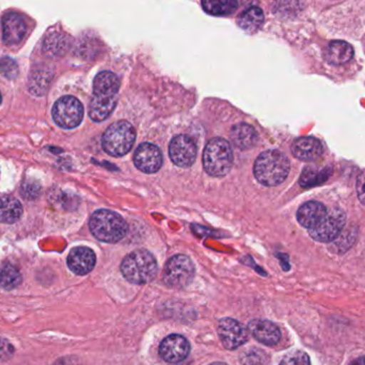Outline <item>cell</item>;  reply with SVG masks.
<instances>
[{
  "label": "cell",
  "mask_w": 365,
  "mask_h": 365,
  "mask_svg": "<svg viewBox=\"0 0 365 365\" xmlns=\"http://www.w3.org/2000/svg\"><path fill=\"white\" fill-rule=\"evenodd\" d=\"M291 165L289 158L277 150L263 152L255 160V177L264 186H278L287 180Z\"/></svg>",
  "instance_id": "obj_1"
},
{
  "label": "cell",
  "mask_w": 365,
  "mask_h": 365,
  "mask_svg": "<svg viewBox=\"0 0 365 365\" xmlns=\"http://www.w3.org/2000/svg\"><path fill=\"white\" fill-rule=\"evenodd\" d=\"M158 266L155 257L147 250L130 253L121 264L124 278L133 284H147L155 279Z\"/></svg>",
  "instance_id": "obj_2"
},
{
  "label": "cell",
  "mask_w": 365,
  "mask_h": 365,
  "mask_svg": "<svg viewBox=\"0 0 365 365\" xmlns=\"http://www.w3.org/2000/svg\"><path fill=\"white\" fill-rule=\"evenodd\" d=\"M89 227L94 237L108 244H115L123 240L128 230L125 220L117 212L109 210H98L93 212Z\"/></svg>",
  "instance_id": "obj_3"
},
{
  "label": "cell",
  "mask_w": 365,
  "mask_h": 365,
  "mask_svg": "<svg viewBox=\"0 0 365 365\" xmlns=\"http://www.w3.org/2000/svg\"><path fill=\"white\" fill-rule=\"evenodd\" d=\"M233 166L231 145L222 138H214L206 145L203 152V167L212 177H225Z\"/></svg>",
  "instance_id": "obj_4"
},
{
  "label": "cell",
  "mask_w": 365,
  "mask_h": 365,
  "mask_svg": "<svg viewBox=\"0 0 365 365\" xmlns=\"http://www.w3.org/2000/svg\"><path fill=\"white\" fill-rule=\"evenodd\" d=\"M136 140V130L128 121L111 124L103 135V149L109 155L121 158L132 150Z\"/></svg>",
  "instance_id": "obj_5"
},
{
  "label": "cell",
  "mask_w": 365,
  "mask_h": 365,
  "mask_svg": "<svg viewBox=\"0 0 365 365\" xmlns=\"http://www.w3.org/2000/svg\"><path fill=\"white\" fill-rule=\"evenodd\" d=\"M195 277V266L187 255H178L171 257L165 266L163 281L171 289H181L189 285Z\"/></svg>",
  "instance_id": "obj_6"
},
{
  "label": "cell",
  "mask_w": 365,
  "mask_h": 365,
  "mask_svg": "<svg viewBox=\"0 0 365 365\" xmlns=\"http://www.w3.org/2000/svg\"><path fill=\"white\" fill-rule=\"evenodd\" d=\"M346 216L340 208H329L325 216L314 227L309 229L311 237L321 242H330L336 240L343 231Z\"/></svg>",
  "instance_id": "obj_7"
},
{
  "label": "cell",
  "mask_w": 365,
  "mask_h": 365,
  "mask_svg": "<svg viewBox=\"0 0 365 365\" xmlns=\"http://www.w3.org/2000/svg\"><path fill=\"white\" fill-rule=\"evenodd\" d=\"M83 118V105L74 96H63L53 105V119L60 128L66 130L77 128Z\"/></svg>",
  "instance_id": "obj_8"
},
{
  "label": "cell",
  "mask_w": 365,
  "mask_h": 365,
  "mask_svg": "<svg viewBox=\"0 0 365 365\" xmlns=\"http://www.w3.org/2000/svg\"><path fill=\"white\" fill-rule=\"evenodd\" d=\"M197 145L190 136L180 135L173 138L169 147V155L177 166L187 168L197 158Z\"/></svg>",
  "instance_id": "obj_9"
},
{
  "label": "cell",
  "mask_w": 365,
  "mask_h": 365,
  "mask_svg": "<svg viewBox=\"0 0 365 365\" xmlns=\"http://www.w3.org/2000/svg\"><path fill=\"white\" fill-rule=\"evenodd\" d=\"M217 330L223 346L230 351L242 346L248 339L246 328L240 322L233 319H223L219 321Z\"/></svg>",
  "instance_id": "obj_10"
},
{
  "label": "cell",
  "mask_w": 365,
  "mask_h": 365,
  "mask_svg": "<svg viewBox=\"0 0 365 365\" xmlns=\"http://www.w3.org/2000/svg\"><path fill=\"white\" fill-rule=\"evenodd\" d=\"M135 166L145 173H158L163 166V155L160 150L152 143L139 145L134 154Z\"/></svg>",
  "instance_id": "obj_11"
},
{
  "label": "cell",
  "mask_w": 365,
  "mask_h": 365,
  "mask_svg": "<svg viewBox=\"0 0 365 365\" xmlns=\"http://www.w3.org/2000/svg\"><path fill=\"white\" fill-rule=\"evenodd\" d=\"M190 353V345L184 336L171 334L167 336L160 346V355L165 361L178 364L186 359Z\"/></svg>",
  "instance_id": "obj_12"
},
{
  "label": "cell",
  "mask_w": 365,
  "mask_h": 365,
  "mask_svg": "<svg viewBox=\"0 0 365 365\" xmlns=\"http://www.w3.org/2000/svg\"><path fill=\"white\" fill-rule=\"evenodd\" d=\"M96 263V253L87 247H77L73 249L68 257V268L79 276L89 274L93 269Z\"/></svg>",
  "instance_id": "obj_13"
},
{
  "label": "cell",
  "mask_w": 365,
  "mask_h": 365,
  "mask_svg": "<svg viewBox=\"0 0 365 365\" xmlns=\"http://www.w3.org/2000/svg\"><path fill=\"white\" fill-rule=\"evenodd\" d=\"M26 34V24L23 17L17 13L11 12L2 19V38L8 45L21 42Z\"/></svg>",
  "instance_id": "obj_14"
},
{
  "label": "cell",
  "mask_w": 365,
  "mask_h": 365,
  "mask_svg": "<svg viewBox=\"0 0 365 365\" xmlns=\"http://www.w3.org/2000/svg\"><path fill=\"white\" fill-rule=\"evenodd\" d=\"M251 334L262 344L274 346L281 339L280 329L272 322L266 319H255L249 323Z\"/></svg>",
  "instance_id": "obj_15"
},
{
  "label": "cell",
  "mask_w": 365,
  "mask_h": 365,
  "mask_svg": "<svg viewBox=\"0 0 365 365\" xmlns=\"http://www.w3.org/2000/svg\"><path fill=\"white\" fill-rule=\"evenodd\" d=\"M292 153L302 162H313L323 154V145L313 137H300L292 145Z\"/></svg>",
  "instance_id": "obj_16"
},
{
  "label": "cell",
  "mask_w": 365,
  "mask_h": 365,
  "mask_svg": "<svg viewBox=\"0 0 365 365\" xmlns=\"http://www.w3.org/2000/svg\"><path fill=\"white\" fill-rule=\"evenodd\" d=\"M117 96H100L93 94L89 106V115L94 122L105 121L117 106Z\"/></svg>",
  "instance_id": "obj_17"
},
{
  "label": "cell",
  "mask_w": 365,
  "mask_h": 365,
  "mask_svg": "<svg viewBox=\"0 0 365 365\" xmlns=\"http://www.w3.org/2000/svg\"><path fill=\"white\" fill-rule=\"evenodd\" d=\"M230 138L236 148L240 150H249L257 145L259 135L255 128L246 123L236 124L232 128Z\"/></svg>",
  "instance_id": "obj_18"
},
{
  "label": "cell",
  "mask_w": 365,
  "mask_h": 365,
  "mask_svg": "<svg viewBox=\"0 0 365 365\" xmlns=\"http://www.w3.org/2000/svg\"><path fill=\"white\" fill-rule=\"evenodd\" d=\"M328 208L321 202L310 201L304 203L302 207L298 210L297 219L298 222L307 229H311L317 223L321 221V219L325 216Z\"/></svg>",
  "instance_id": "obj_19"
},
{
  "label": "cell",
  "mask_w": 365,
  "mask_h": 365,
  "mask_svg": "<svg viewBox=\"0 0 365 365\" xmlns=\"http://www.w3.org/2000/svg\"><path fill=\"white\" fill-rule=\"evenodd\" d=\"M326 61L334 66H342L351 61L354 57V48L344 41H334L324 51Z\"/></svg>",
  "instance_id": "obj_20"
},
{
  "label": "cell",
  "mask_w": 365,
  "mask_h": 365,
  "mask_svg": "<svg viewBox=\"0 0 365 365\" xmlns=\"http://www.w3.org/2000/svg\"><path fill=\"white\" fill-rule=\"evenodd\" d=\"M71 38L62 32H53L47 34L43 41V51L51 58L63 56L70 48Z\"/></svg>",
  "instance_id": "obj_21"
},
{
  "label": "cell",
  "mask_w": 365,
  "mask_h": 365,
  "mask_svg": "<svg viewBox=\"0 0 365 365\" xmlns=\"http://www.w3.org/2000/svg\"><path fill=\"white\" fill-rule=\"evenodd\" d=\"M53 78V72L46 66H38L32 68L29 77V90L34 96H41L46 93Z\"/></svg>",
  "instance_id": "obj_22"
},
{
  "label": "cell",
  "mask_w": 365,
  "mask_h": 365,
  "mask_svg": "<svg viewBox=\"0 0 365 365\" xmlns=\"http://www.w3.org/2000/svg\"><path fill=\"white\" fill-rule=\"evenodd\" d=\"M120 89V79L113 72H101L94 79L93 94L100 96H118Z\"/></svg>",
  "instance_id": "obj_23"
},
{
  "label": "cell",
  "mask_w": 365,
  "mask_h": 365,
  "mask_svg": "<svg viewBox=\"0 0 365 365\" xmlns=\"http://www.w3.org/2000/svg\"><path fill=\"white\" fill-rule=\"evenodd\" d=\"M23 206L12 195L0 197V222L14 223L21 218Z\"/></svg>",
  "instance_id": "obj_24"
},
{
  "label": "cell",
  "mask_w": 365,
  "mask_h": 365,
  "mask_svg": "<svg viewBox=\"0 0 365 365\" xmlns=\"http://www.w3.org/2000/svg\"><path fill=\"white\" fill-rule=\"evenodd\" d=\"M237 23L245 31L249 32V34H255L263 25V11L257 6H251L238 16Z\"/></svg>",
  "instance_id": "obj_25"
},
{
  "label": "cell",
  "mask_w": 365,
  "mask_h": 365,
  "mask_svg": "<svg viewBox=\"0 0 365 365\" xmlns=\"http://www.w3.org/2000/svg\"><path fill=\"white\" fill-rule=\"evenodd\" d=\"M202 6L208 14L227 16L237 8V0H202Z\"/></svg>",
  "instance_id": "obj_26"
},
{
  "label": "cell",
  "mask_w": 365,
  "mask_h": 365,
  "mask_svg": "<svg viewBox=\"0 0 365 365\" xmlns=\"http://www.w3.org/2000/svg\"><path fill=\"white\" fill-rule=\"evenodd\" d=\"M21 283V274L19 270L15 266L11 264H6L1 270H0V287L2 289H11L19 287Z\"/></svg>",
  "instance_id": "obj_27"
},
{
  "label": "cell",
  "mask_w": 365,
  "mask_h": 365,
  "mask_svg": "<svg viewBox=\"0 0 365 365\" xmlns=\"http://www.w3.org/2000/svg\"><path fill=\"white\" fill-rule=\"evenodd\" d=\"M268 361V356L257 349H248L240 355L242 365H267Z\"/></svg>",
  "instance_id": "obj_28"
},
{
  "label": "cell",
  "mask_w": 365,
  "mask_h": 365,
  "mask_svg": "<svg viewBox=\"0 0 365 365\" xmlns=\"http://www.w3.org/2000/svg\"><path fill=\"white\" fill-rule=\"evenodd\" d=\"M356 238H357V229L355 227H351L345 232H341L340 235L334 240H336L334 246L339 252H345L353 246Z\"/></svg>",
  "instance_id": "obj_29"
},
{
  "label": "cell",
  "mask_w": 365,
  "mask_h": 365,
  "mask_svg": "<svg viewBox=\"0 0 365 365\" xmlns=\"http://www.w3.org/2000/svg\"><path fill=\"white\" fill-rule=\"evenodd\" d=\"M279 365H311L310 358L304 351H292L283 358Z\"/></svg>",
  "instance_id": "obj_30"
},
{
  "label": "cell",
  "mask_w": 365,
  "mask_h": 365,
  "mask_svg": "<svg viewBox=\"0 0 365 365\" xmlns=\"http://www.w3.org/2000/svg\"><path fill=\"white\" fill-rule=\"evenodd\" d=\"M0 73L6 78H16L17 75H19V66H17L16 62L11 58H2L0 60Z\"/></svg>",
  "instance_id": "obj_31"
},
{
  "label": "cell",
  "mask_w": 365,
  "mask_h": 365,
  "mask_svg": "<svg viewBox=\"0 0 365 365\" xmlns=\"http://www.w3.org/2000/svg\"><path fill=\"white\" fill-rule=\"evenodd\" d=\"M41 185L34 180H27L21 184V193L27 200H34L40 195Z\"/></svg>",
  "instance_id": "obj_32"
},
{
  "label": "cell",
  "mask_w": 365,
  "mask_h": 365,
  "mask_svg": "<svg viewBox=\"0 0 365 365\" xmlns=\"http://www.w3.org/2000/svg\"><path fill=\"white\" fill-rule=\"evenodd\" d=\"M14 347L9 341L0 338V362L8 361L14 355Z\"/></svg>",
  "instance_id": "obj_33"
},
{
  "label": "cell",
  "mask_w": 365,
  "mask_h": 365,
  "mask_svg": "<svg viewBox=\"0 0 365 365\" xmlns=\"http://www.w3.org/2000/svg\"><path fill=\"white\" fill-rule=\"evenodd\" d=\"M357 193L360 201L365 205V170L358 177Z\"/></svg>",
  "instance_id": "obj_34"
},
{
  "label": "cell",
  "mask_w": 365,
  "mask_h": 365,
  "mask_svg": "<svg viewBox=\"0 0 365 365\" xmlns=\"http://www.w3.org/2000/svg\"><path fill=\"white\" fill-rule=\"evenodd\" d=\"M55 365H77L74 364V361H72L71 359H62L60 361H58Z\"/></svg>",
  "instance_id": "obj_35"
},
{
  "label": "cell",
  "mask_w": 365,
  "mask_h": 365,
  "mask_svg": "<svg viewBox=\"0 0 365 365\" xmlns=\"http://www.w3.org/2000/svg\"><path fill=\"white\" fill-rule=\"evenodd\" d=\"M349 365H365V357L358 358Z\"/></svg>",
  "instance_id": "obj_36"
},
{
  "label": "cell",
  "mask_w": 365,
  "mask_h": 365,
  "mask_svg": "<svg viewBox=\"0 0 365 365\" xmlns=\"http://www.w3.org/2000/svg\"><path fill=\"white\" fill-rule=\"evenodd\" d=\"M210 365H227V364H222V362H215V364H212Z\"/></svg>",
  "instance_id": "obj_37"
},
{
  "label": "cell",
  "mask_w": 365,
  "mask_h": 365,
  "mask_svg": "<svg viewBox=\"0 0 365 365\" xmlns=\"http://www.w3.org/2000/svg\"><path fill=\"white\" fill-rule=\"evenodd\" d=\"M0 104H1V94H0Z\"/></svg>",
  "instance_id": "obj_38"
}]
</instances>
